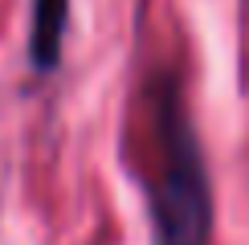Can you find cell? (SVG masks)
<instances>
[{"label": "cell", "mask_w": 249, "mask_h": 245, "mask_svg": "<svg viewBox=\"0 0 249 245\" xmlns=\"http://www.w3.org/2000/svg\"><path fill=\"white\" fill-rule=\"evenodd\" d=\"M151 163L143 176L151 245H213L216 200L204 143L176 74H155L147 86Z\"/></svg>", "instance_id": "obj_1"}, {"label": "cell", "mask_w": 249, "mask_h": 245, "mask_svg": "<svg viewBox=\"0 0 249 245\" xmlns=\"http://www.w3.org/2000/svg\"><path fill=\"white\" fill-rule=\"evenodd\" d=\"M70 33V0H29V70L49 78L61 70Z\"/></svg>", "instance_id": "obj_2"}]
</instances>
